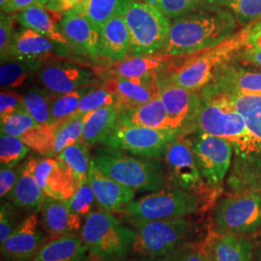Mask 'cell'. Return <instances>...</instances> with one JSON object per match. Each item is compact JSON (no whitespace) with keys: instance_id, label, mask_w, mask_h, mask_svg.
I'll return each mask as SVG.
<instances>
[{"instance_id":"4","label":"cell","mask_w":261,"mask_h":261,"mask_svg":"<svg viewBox=\"0 0 261 261\" xmlns=\"http://www.w3.org/2000/svg\"><path fill=\"white\" fill-rule=\"evenodd\" d=\"M199 94L201 103L194 130L227 140L233 145L236 154L242 152L249 142L247 125L229 96L205 88Z\"/></svg>"},{"instance_id":"18","label":"cell","mask_w":261,"mask_h":261,"mask_svg":"<svg viewBox=\"0 0 261 261\" xmlns=\"http://www.w3.org/2000/svg\"><path fill=\"white\" fill-rule=\"evenodd\" d=\"M34 173L45 195L56 199L67 200L80 185L71 170L59 159L37 160Z\"/></svg>"},{"instance_id":"19","label":"cell","mask_w":261,"mask_h":261,"mask_svg":"<svg viewBox=\"0 0 261 261\" xmlns=\"http://www.w3.org/2000/svg\"><path fill=\"white\" fill-rule=\"evenodd\" d=\"M88 180L93 190L96 203L103 211L117 213L123 207L130 203L136 196L134 190L100 171L94 160L91 162Z\"/></svg>"},{"instance_id":"41","label":"cell","mask_w":261,"mask_h":261,"mask_svg":"<svg viewBox=\"0 0 261 261\" xmlns=\"http://www.w3.org/2000/svg\"><path fill=\"white\" fill-rule=\"evenodd\" d=\"M110 106H117L114 94L109 91L103 84L102 86H92L81 100L75 114H86Z\"/></svg>"},{"instance_id":"39","label":"cell","mask_w":261,"mask_h":261,"mask_svg":"<svg viewBox=\"0 0 261 261\" xmlns=\"http://www.w3.org/2000/svg\"><path fill=\"white\" fill-rule=\"evenodd\" d=\"M29 147L17 138L1 133L0 137V164L1 167L14 168L29 152Z\"/></svg>"},{"instance_id":"24","label":"cell","mask_w":261,"mask_h":261,"mask_svg":"<svg viewBox=\"0 0 261 261\" xmlns=\"http://www.w3.org/2000/svg\"><path fill=\"white\" fill-rule=\"evenodd\" d=\"M36 163L37 160L31 159L20 167L19 178L9 195L14 205L34 214L41 212L46 196L35 177Z\"/></svg>"},{"instance_id":"28","label":"cell","mask_w":261,"mask_h":261,"mask_svg":"<svg viewBox=\"0 0 261 261\" xmlns=\"http://www.w3.org/2000/svg\"><path fill=\"white\" fill-rule=\"evenodd\" d=\"M32 261H89L88 248L76 234L46 243Z\"/></svg>"},{"instance_id":"40","label":"cell","mask_w":261,"mask_h":261,"mask_svg":"<svg viewBox=\"0 0 261 261\" xmlns=\"http://www.w3.org/2000/svg\"><path fill=\"white\" fill-rule=\"evenodd\" d=\"M1 133L22 140L29 132L34 130L40 125L28 113V111L16 112L0 117Z\"/></svg>"},{"instance_id":"14","label":"cell","mask_w":261,"mask_h":261,"mask_svg":"<svg viewBox=\"0 0 261 261\" xmlns=\"http://www.w3.org/2000/svg\"><path fill=\"white\" fill-rule=\"evenodd\" d=\"M47 243V234L41 229L37 214L22 220L1 244V253L9 261H32Z\"/></svg>"},{"instance_id":"45","label":"cell","mask_w":261,"mask_h":261,"mask_svg":"<svg viewBox=\"0 0 261 261\" xmlns=\"http://www.w3.org/2000/svg\"><path fill=\"white\" fill-rule=\"evenodd\" d=\"M27 111L23 97L19 93L4 89L0 93V117Z\"/></svg>"},{"instance_id":"33","label":"cell","mask_w":261,"mask_h":261,"mask_svg":"<svg viewBox=\"0 0 261 261\" xmlns=\"http://www.w3.org/2000/svg\"><path fill=\"white\" fill-rule=\"evenodd\" d=\"M56 157L71 170L79 184L88 180L92 160H90L88 145L84 140L66 147Z\"/></svg>"},{"instance_id":"48","label":"cell","mask_w":261,"mask_h":261,"mask_svg":"<svg viewBox=\"0 0 261 261\" xmlns=\"http://www.w3.org/2000/svg\"><path fill=\"white\" fill-rule=\"evenodd\" d=\"M86 0H51L46 7L56 13L63 15L70 10L76 9L82 6Z\"/></svg>"},{"instance_id":"54","label":"cell","mask_w":261,"mask_h":261,"mask_svg":"<svg viewBox=\"0 0 261 261\" xmlns=\"http://www.w3.org/2000/svg\"><path fill=\"white\" fill-rule=\"evenodd\" d=\"M140 1H142V2H146V3H149V4H153L156 0H140Z\"/></svg>"},{"instance_id":"52","label":"cell","mask_w":261,"mask_h":261,"mask_svg":"<svg viewBox=\"0 0 261 261\" xmlns=\"http://www.w3.org/2000/svg\"><path fill=\"white\" fill-rule=\"evenodd\" d=\"M51 0H36V3L38 5H42V6H46L48 2H50Z\"/></svg>"},{"instance_id":"53","label":"cell","mask_w":261,"mask_h":261,"mask_svg":"<svg viewBox=\"0 0 261 261\" xmlns=\"http://www.w3.org/2000/svg\"><path fill=\"white\" fill-rule=\"evenodd\" d=\"M10 0H0V6H4L5 4H7L9 2Z\"/></svg>"},{"instance_id":"38","label":"cell","mask_w":261,"mask_h":261,"mask_svg":"<svg viewBox=\"0 0 261 261\" xmlns=\"http://www.w3.org/2000/svg\"><path fill=\"white\" fill-rule=\"evenodd\" d=\"M221 7L229 10L244 27L261 20V0H221Z\"/></svg>"},{"instance_id":"36","label":"cell","mask_w":261,"mask_h":261,"mask_svg":"<svg viewBox=\"0 0 261 261\" xmlns=\"http://www.w3.org/2000/svg\"><path fill=\"white\" fill-rule=\"evenodd\" d=\"M91 87L92 85H86L69 93L51 94L50 112L53 123L58 124L75 115L81 100Z\"/></svg>"},{"instance_id":"44","label":"cell","mask_w":261,"mask_h":261,"mask_svg":"<svg viewBox=\"0 0 261 261\" xmlns=\"http://www.w3.org/2000/svg\"><path fill=\"white\" fill-rule=\"evenodd\" d=\"M15 207L9 202L1 203L0 208V244L4 242L18 226V217Z\"/></svg>"},{"instance_id":"35","label":"cell","mask_w":261,"mask_h":261,"mask_svg":"<svg viewBox=\"0 0 261 261\" xmlns=\"http://www.w3.org/2000/svg\"><path fill=\"white\" fill-rule=\"evenodd\" d=\"M85 116L86 114H75L57 125L53 157L57 156L66 147L83 140Z\"/></svg>"},{"instance_id":"8","label":"cell","mask_w":261,"mask_h":261,"mask_svg":"<svg viewBox=\"0 0 261 261\" xmlns=\"http://www.w3.org/2000/svg\"><path fill=\"white\" fill-rule=\"evenodd\" d=\"M130 33L128 56L162 53L168 40L171 19L153 4L136 0L124 16Z\"/></svg>"},{"instance_id":"2","label":"cell","mask_w":261,"mask_h":261,"mask_svg":"<svg viewBox=\"0 0 261 261\" xmlns=\"http://www.w3.org/2000/svg\"><path fill=\"white\" fill-rule=\"evenodd\" d=\"M248 46L247 30L235 35L217 47L186 56L179 65L172 66L163 75L168 82L192 91H200L214 81L217 75L228 65L229 60L243 47Z\"/></svg>"},{"instance_id":"25","label":"cell","mask_w":261,"mask_h":261,"mask_svg":"<svg viewBox=\"0 0 261 261\" xmlns=\"http://www.w3.org/2000/svg\"><path fill=\"white\" fill-rule=\"evenodd\" d=\"M203 250L211 261H252L253 244L244 235L214 231Z\"/></svg>"},{"instance_id":"20","label":"cell","mask_w":261,"mask_h":261,"mask_svg":"<svg viewBox=\"0 0 261 261\" xmlns=\"http://www.w3.org/2000/svg\"><path fill=\"white\" fill-rule=\"evenodd\" d=\"M42 227L51 238L74 235L82 230V217L73 212L66 200L45 196L41 210Z\"/></svg>"},{"instance_id":"46","label":"cell","mask_w":261,"mask_h":261,"mask_svg":"<svg viewBox=\"0 0 261 261\" xmlns=\"http://www.w3.org/2000/svg\"><path fill=\"white\" fill-rule=\"evenodd\" d=\"M20 168L1 167L0 170V196L1 198L9 196L19 178Z\"/></svg>"},{"instance_id":"27","label":"cell","mask_w":261,"mask_h":261,"mask_svg":"<svg viewBox=\"0 0 261 261\" xmlns=\"http://www.w3.org/2000/svg\"><path fill=\"white\" fill-rule=\"evenodd\" d=\"M130 33L124 16L116 17L105 23L100 30V59L117 62L129 56Z\"/></svg>"},{"instance_id":"30","label":"cell","mask_w":261,"mask_h":261,"mask_svg":"<svg viewBox=\"0 0 261 261\" xmlns=\"http://www.w3.org/2000/svg\"><path fill=\"white\" fill-rule=\"evenodd\" d=\"M119 110L110 106L86 113L83 140L88 146L103 144L112 135L118 122Z\"/></svg>"},{"instance_id":"32","label":"cell","mask_w":261,"mask_h":261,"mask_svg":"<svg viewBox=\"0 0 261 261\" xmlns=\"http://www.w3.org/2000/svg\"><path fill=\"white\" fill-rule=\"evenodd\" d=\"M44 63L36 61L10 60L1 63L0 85L2 89H16L30 81Z\"/></svg>"},{"instance_id":"15","label":"cell","mask_w":261,"mask_h":261,"mask_svg":"<svg viewBox=\"0 0 261 261\" xmlns=\"http://www.w3.org/2000/svg\"><path fill=\"white\" fill-rule=\"evenodd\" d=\"M103 86L114 94L119 111L137 108L157 98L160 74L137 77H109Z\"/></svg>"},{"instance_id":"16","label":"cell","mask_w":261,"mask_h":261,"mask_svg":"<svg viewBox=\"0 0 261 261\" xmlns=\"http://www.w3.org/2000/svg\"><path fill=\"white\" fill-rule=\"evenodd\" d=\"M37 75L41 84L53 94L69 93L91 85L95 81V74L91 70L69 62L43 64Z\"/></svg>"},{"instance_id":"9","label":"cell","mask_w":261,"mask_h":261,"mask_svg":"<svg viewBox=\"0 0 261 261\" xmlns=\"http://www.w3.org/2000/svg\"><path fill=\"white\" fill-rule=\"evenodd\" d=\"M215 232L247 235L261 227V194L253 190L232 191L219 200L213 212Z\"/></svg>"},{"instance_id":"11","label":"cell","mask_w":261,"mask_h":261,"mask_svg":"<svg viewBox=\"0 0 261 261\" xmlns=\"http://www.w3.org/2000/svg\"><path fill=\"white\" fill-rule=\"evenodd\" d=\"M164 157L173 186L194 193L202 199L209 191L214 190L206 185L201 176L190 136L181 135L171 141Z\"/></svg>"},{"instance_id":"13","label":"cell","mask_w":261,"mask_h":261,"mask_svg":"<svg viewBox=\"0 0 261 261\" xmlns=\"http://www.w3.org/2000/svg\"><path fill=\"white\" fill-rule=\"evenodd\" d=\"M171 128L181 130L184 135L194 130V125L200 109L199 91H192L172 84L160 74V94Z\"/></svg>"},{"instance_id":"47","label":"cell","mask_w":261,"mask_h":261,"mask_svg":"<svg viewBox=\"0 0 261 261\" xmlns=\"http://www.w3.org/2000/svg\"><path fill=\"white\" fill-rule=\"evenodd\" d=\"M167 261H206L205 252L203 249L189 245L169 256Z\"/></svg>"},{"instance_id":"22","label":"cell","mask_w":261,"mask_h":261,"mask_svg":"<svg viewBox=\"0 0 261 261\" xmlns=\"http://www.w3.org/2000/svg\"><path fill=\"white\" fill-rule=\"evenodd\" d=\"M205 89L245 96H261V73L226 65Z\"/></svg>"},{"instance_id":"3","label":"cell","mask_w":261,"mask_h":261,"mask_svg":"<svg viewBox=\"0 0 261 261\" xmlns=\"http://www.w3.org/2000/svg\"><path fill=\"white\" fill-rule=\"evenodd\" d=\"M95 165L103 174L132 190L156 192L166 189V175L158 159L143 158L106 146L99 150Z\"/></svg>"},{"instance_id":"50","label":"cell","mask_w":261,"mask_h":261,"mask_svg":"<svg viewBox=\"0 0 261 261\" xmlns=\"http://www.w3.org/2000/svg\"><path fill=\"white\" fill-rule=\"evenodd\" d=\"M243 59L251 64L258 66L261 68V48L260 47L246 46L242 50Z\"/></svg>"},{"instance_id":"21","label":"cell","mask_w":261,"mask_h":261,"mask_svg":"<svg viewBox=\"0 0 261 261\" xmlns=\"http://www.w3.org/2000/svg\"><path fill=\"white\" fill-rule=\"evenodd\" d=\"M64 48L66 47L56 44L37 31L24 28L14 34L10 47V60L45 63L50 56Z\"/></svg>"},{"instance_id":"43","label":"cell","mask_w":261,"mask_h":261,"mask_svg":"<svg viewBox=\"0 0 261 261\" xmlns=\"http://www.w3.org/2000/svg\"><path fill=\"white\" fill-rule=\"evenodd\" d=\"M13 17L1 12L0 16V56L1 63L10 61V47L14 38Z\"/></svg>"},{"instance_id":"7","label":"cell","mask_w":261,"mask_h":261,"mask_svg":"<svg viewBox=\"0 0 261 261\" xmlns=\"http://www.w3.org/2000/svg\"><path fill=\"white\" fill-rule=\"evenodd\" d=\"M134 225L136 239L133 252L152 258L167 259L189 246L196 232V224L186 217L138 223Z\"/></svg>"},{"instance_id":"37","label":"cell","mask_w":261,"mask_h":261,"mask_svg":"<svg viewBox=\"0 0 261 261\" xmlns=\"http://www.w3.org/2000/svg\"><path fill=\"white\" fill-rule=\"evenodd\" d=\"M153 5L173 19L198 10L221 7V0H156Z\"/></svg>"},{"instance_id":"6","label":"cell","mask_w":261,"mask_h":261,"mask_svg":"<svg viewBox=\"0 0 261 261\" xmlns=\"http://www.w3.org/2000/svg\"><path fill=\"white\" fill-rule=\"evenodd\" d=\"M203 203L204 200L200 196L174 187L141 196L117 213H121L127 220H130V224H135L196 214L203 207Z\"/></svg>"},{"instance_id":"10","label":"cell","mask_w":261,"mask_h":261,"mask_svg":"<svg viewBox=\"0 0 261 261\" xmlns=\"http://www.w3.org/2000/svg\"><path fill=\"white\" fill-rule=\"evenodd\" d=\"M184 135L173 129H154L137 125L117 124L103 145L143 158L160 159L168 144Z\"/></svg>"},{"instance_id":"56","label":"cell","mask_w":261,"mask_h":261,"mask_svg":"<svg viewBox=\"0 0 261 261\" xmlns=\"http://www.w3.org/2000/svg\"><path fill=\"white\" fill-rule=\"evenodd\" d=\"M142 261H148V260H142Z\"/></svg>"},{"instance_id":"31","label":"cell","mask_w":261,"mask_h":261,"mask_svg":"<svg viewBox=\"0 0 261 261\" xmlns=\"http://www.w3.org/2000/svg\"><path fill=\"white\" fill-rule=\"evenodd\" d=\"M136 0H86L76 8L99 31L109 20L125 16Z\"/></svg>"},{"instance_id":"55","label":"cell","mask_w":261,"mask_h":261,"mask_svg":"<svg viewBox=\"0 0 261 261\" xmlns=\"http://www.w3.org/2000/svg\"><path fill=\"white\" fill-rule=\"evenodd\" d=\"M205 254H206V252H205ZM206 261H211V260H210V258H209V257H208V255H207V254H206Z\"/></svg>"},{"instance_id":"51","label":"cell","mask_w":261,"mask_h":261,"mask_svg":"<svg viewBox=\"0 0 261 261\" xmlns=\"http://www.w3.org/2000/svg\"><path fill=\"white\" fill-rule=\"evenodd\" d=\"M246 30L248 45L261 48V20Z\"/></svg>"},{"instance_id":"1","label":"cell","mask_w":261,"mask_h":261,"mask_svg":"<svg viewBox=\"0 0 261 261\" xmlns=\"http://www.w3.org/2000/svg\"><path fill=\"white\" fill-rule=\"evenodd\" d=\"M237 20L229 10L213 7L171 19L167 43L161 54L191 56L217 47L235 36Z\"/></svg>"},{"instance_id":"17","label":"cell","mask_w":261,"mask_h":261,"mask_svg":"<svg viewBox=\"0 0 261 261\" xmlns=\"http://www.w3.org/2000/svg\"><path fill=\"white\" fill-rule=\"evenodd\" d=\"M70 48L92 60L100 59V31L77 9L64 13L59 20Z\"/></svg>"},{"instance_id":"23","label":"cell","mask_w":261,"mask_h":261,"mask_svg":"<svg viewBox=\"0 0 261 261\" xmlns=\"http://www.w3.org/2000/svg\"><path fill=\"white\" fill-rule=\"evenodd\" d=\"M174 58L161 53L150 56H128L112 63L106 75L109 77H137L159 75L174 65Z\"/></svg>"},{"instance_id":"42","label":"cell","mask_w":261,"mask_h":261,"mask_svg":"<svg viewBox=\"0 0 261 261\" xmlns=\"http://www.w3.org/2000/svg\"><path fill=\"white\" fill-rule=\"evenodd\" d=\"M70 209L82 218H86L93 212L96 198L89 180L80 184L75 193L66 200Z\"/></svg>"},{"instance_id":"26","label":"cell","mask_w":261,"mask_h":261,"mask_svg":"<svg viewBox=\"0 0 261 261\" xmlns=\"http://www.w3.org/2000/svg\"><path fill=\"white\" fill-rule=\"evenodd\" d=\"M61 14L47 9L46 6L34 4L20 11L17 19L23 28L33 29L56 44L71 49L62 32L60 22L57 21V19H61Z\"/></svg>"},{"instance_id":"34","label":"cell","mask_w":261,"mask_h":261,"mask_svg":"<svg viewBox=\"0 0 261 261\" xmlns=\"http://www.w3.org/2000/svg\"><path fill=\"white\" fill-rule=\"evenodd\" d=\"M51 94L46 88L32 86L22 95L27 111L40 125L53 124L50 112Z\"/></svg>"},{"instance_id":"49","label":"cell","mask_w":261,"mask_h":261,"mask_svg":"<svg viewBox=\"0 0 261 261\" xmlns=\"http://www.w3.org/2000/svg\"><path fill=\"white\" fill-rule=\"evenodd\" d=\"M36 0H10L7 4L1 7V11L6 14H12L18 11H22L34 5Z\"/></svg>"},{"instance_id":"12","label":"cell","mask_w":261,"mask_h":261,"mask_svg":"<svg viewBox=\"0 0 261 261\" xmlns=\"http://www.w3.org/2000/svg\"><path fill=\"white\" fill-rule=\"evenodd\" d=\"M196 163L206 185L216 189L226 176L233 154V145L212 135L196 132L191 136Z\"/></svg>"},{"instance_id":"5","label":"cell","mask_w":261,"mask_h":261,"mask_svg":"<svg viewBox=\"0 0 261 261\" xmlns=\"http://www.w3.org/2000/svg\"><path fill=\"white\" fill-rule=\"evenodd\" d=\"M82 238L89 259L115 261L133 251L136 231L123 224L111 212L93 211L84 220Z\"/></svg>"},{"instance_id":"29","label":"cell","mask_w":261,"mask_h":261,"mask_svg":"<svg viewBox=\"0 0 261 261\" xmlns=\"http://www.w3.org/2000/svg\"><path fill=\"white\" fill-rule=\"evenodd\" d=\"M117 124L137 125L154 129H172L168 112L160 96L137 108L119 111Z\"/></svg>"}]
</instances>
